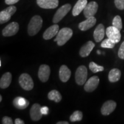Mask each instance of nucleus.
Here are the masks:
<instances>
[{
  "label": "nucleus",
  "instance_id": "nucleus-1",
  "mask_svg": "<svg viewBox=\"0 0 124 124\" xmlns=\"http://www.w3.org/2000/svg\"><path fill=\"white\" fill-rule=\"evenodd\" d=\"M43 19L40 16L36 15L32 17L28 25V33L29 36H35L40 31L43 25Z\"/></svg>",
  "mask_w": 124,
  "mask_h": 124
},
{
  "label": "nucleus",
  "instance_id": "nucleus-2",
  "mask_svg": "<svg viewBox=\"0 0 124 124\" xmlns=\"http://www.w3.org/2000/svg\"><path fill=\"white\" fill-rule=\"evenodd\" d=\"M73 35L72 30L70 28H63L59 31L54 41L57 42L59 46L64 45L71 38Z\"/></svg>",
  "mask_w": 124,
  "mask_h": 124
},
{
  "label": "nucleus",
  "instance_id": "nucleus-3",
  "mask_svg": "<svg viewBox=\"0 0 124 124\" xmlns=\"http://www.w3.org/2000/svg\"><path fill=\"white\" fill-rule=\"evenodd\" d=\"M19 84L21 87L25 90L30 91L33 89L34 83L32 77L27 73L22 74L20 76Z\"/></svg>",
  "mask_w": 124,
  "mask_h": 124
},
{
  "label": "nucleus",
  "instance_id": "nucleus-4",
  "mask_svg": "<svg viewBox=\"0 0 124 124\" xmlns=\"http://www.w3.org/2000/svg\"><path fill=\"white\" fill-rule=\"evenodd\" d=\"M71 9V5L70 4H66L62 6L58 9L53 17L52 21L54 24H57L63 19Z\"/></svg>",
  "mask_w": 124,
  "mask_h": 124
},
{
  "label": "nucleus",
  "instance_id": "nucleus-5",
  "mask_svg": "<svg viewBox=\"0 0 124 124\" xmlns=\"http://www.w3.org/2000/svg\"><path fill=\"white\" fill-rule=\"evenodd\" d=\"M87 78V69L85 66H80L75 72V81L78 85H83Z\"/></svg>",
  "mask_w": 124,
  "mask_h": 124
},
{
  "label": "nucleus",
  "instance_id": "nucleus-6",
  "mask_svg": "<svg viewBox=\"0 0 124 124\" xmlns=\"http://www.w3.org/2000/svg\"><path fill=\"white\" fill-rule=\"evenodd\" d=\"M17 8L15 6L12 5L8 7L0 12V24H2L8 22L10 18L16 13Z\"/></svg>",
  "mask_w": 124,
  "mask_h": 124
},
{
  "label": "nucleus",
  "instance_id": "nucleus-7",
  "mask_svg": "<svg viewBox=\"0 0 124 124\" xmlns=\"http://www.w3.org/2000/svg\"><path fill=\"white\" fill-rule=\"evenodd\" d=\"M106 35L108 39L112 40L116 44L120 42L121 38L120 31L114 26H110L107 28Z\"/></svg>",
  "mask_w": 124,
  "mask_h": 124
},
{
  "label": "nucleus",
  "instance_id": "nucleus-8",
  "mask_svg": "<svg viewBox=\"0 0 124 124\" xmlns=\"http://www.w3.org/2000/svg\"><path fill=\"white\" fill-rule=\"evenodd\" d=\"M19 30V24L16 22H12L8 25L2 30V35L5 37H10L16 35Z\"/></svg>",
  "mask_w": 124,
  "mask_h": 124
},
{
  "label": "nucleus",
  "instance_id": "nucleus-9",
  "mask_svg": "<svg viewBox=\"0 0 124 124\" xmlns=\"http://www.w3.org/2000/svg\"><path fill=\"white\" fill-rule=\"evenodd\" d=\"M100 83V78L97 76L91 77L85 83L84 89L86 92L91 93L97 89Z\"/></svg>",
  "mask_w": 124,
  "mask_h": 124
},
{
  "label": "nucleus",
  "instance_id": "nucleus-10",
  "mask_svg": "<svg viewBox=\"0 0 124 124\" xmlns=\"http://www.w3.org/2000/svg\"><path fill=\"white\" fill-rule=\"evenodd\" d=\"M98 5L95 1H91L89 4H87L84 10L83 14L86 18L94 16L98 11Z\"/></svg>",
  "mask_w": 124,
  "mask_h": 124
},
{
  "label": "nucleus",
  "instance_id": "nucleus-11",
  "mask_svg": "<svg viewBox=\"0 0 124 124\" xmlns=\"http://www.w3.org/2000/svg\"><path fill=\"white\" fill-rule=\"evenodd\" d=\"M117 106V103L113 100H108L102 105L101 111L102 115L108 116L114 111Z\"/></svg>",
  "mask_w": 124,
  "mask_h": 124
},
{
  "label": "nucleus",
  "instance_id": "nucleus-12",
  "mask_svg": "<svg viewBox=\"0 0 124 124\" xmlns=\"http://www.w3.org/2000/svg\"><path fill=\"white\" fill-rule=\"evenodd\" d=\"M51 73L50 67L46 64H42L40 66L38 71V77L42 82H46L48 80Z\"/></svg>",
  "mask_w": 124,
  "mask_h": 124
},
{
  "label": "nucleus",
  "instance_id": "nucleus-13",
  "mask_svg": "<svg viewBox=\"0 0 124 124\" xmlns=\"http://www.w3.org/2000/svg\"><path fill=\"white\" fill-rule=\"evenodd\" d=\"M41 107L39 103H35L32 105L30 110V117L31 120L38 121L41 118L43 114L41 111Z\"/></svg>",
  "mask_w": 124,
  "mask_h": 124
},
{
  "label": "nucleus",
  "instance_id": "nucleus-14",
  "mask_svg": "<svg viewBox=\"0 0 124 124\" xmlns=\"http://www.w3.org/2000/svg\"><path fill=\"white\" fill-rule=\"evenodd\" d=\"M38 6L43 9H55L58 7L59 0H37Z\"/></svg>",
  "mask_w": 124,
  "mask_h": 124
},
{
  "label": "nucleus",
  "instance_id": "nucleus-15",
  "mask_svg": "<svg viewBox=\"0 0 124 124\" xmlns=\"http://www.w3.org/2000/svg\"><path fill=\"white\" fill-rule=\"evenodd\" d=\"M97 22V20L94 16L87 18L85 21H82L79 24V29L80 31H86L94 27Z\"/></svg>",
  "mask_w": 124,
  "mask_h": 124
},
{
  "label": "nucleus",
  "instance_id": "nucleus-16",
  "mask_svg": "<svg viewBox=\"0 0 124 124\" xmlns=\"http://www.w3.org/2000/svg\"><path fill=\"white\" fill-rule=\"evenodd\" d=\"M59 27L58 25L54 24L46 29L43 33V38L45 40H50L57 35L59 31Z\"/></svg>",
  "mask_w": 124,
  "mask_h": 124
},
{
  "label": "nucleus",
  "instance_id": "nucleus-17",
  "mask_svg": "<svg viewBox=\"0 0 124 124\" xmlns=\"http://www.w3.org/2000/svg\"><path fill=\"white\" fill-rule=\"evenodd\" d=\"M95 46V44L92 41H87L86 44H85L82 46L79 51V55L82 58H86L88 56L93 48Z\"/></svg>",
  "mask_w": 124,
  "mask_h": 124
},
{
  "label": "nucleus",
  "instance_id": "nucleus-18",
  "mask_svg": "<svg viewBox=\"0 0 124 124\" xmlns=\"http://www.w3.org/2000/svg\"><path fill=\"white\" fill-rule=\"evenodd\" d=\"M105 33V27L102 24H100L96 27L94 32V39L96 42L99 43L101 41L102 39L104 38Z\"/></svg>",
  "mask_w": 124,
  "mask_h": 124
},
{
  "label": "nucleus",
  "instance_id": "nucleus-19",
  "mask_svg": "<svg viewBox=\"0 0 124 124\" xmlns=\"http://www.w3.org/2000/svg\"><path fill=\"white\" fill-rule=\"evenodd\" d=\"M13 106L16 108L20 110L25 109L29 106V102L23 97H16L13 101Z\"/></svg>",
  "mask_w": 124,
  "mask_h": 124
},
{
  "label": "nucleus",
  "instance_id": "nucleus-20",
  "mask_svg": "<svg viewBox=\"0 0 124 124\" xmlns=\"http://www.w3.org/2000/svg\"><path fill=\"white\" fill-rule=\"evenodd\" d=\"M59 78L63 82H67L70 79L71 72L66 65H62L59 69Z\"/></svg>",
  "mask_w": 124,
  "mask_h": 124
},
{
  "label": "nucleus",
  "instance_id": "nucleus-21",
  "mask_svg": "<svg viewBox=\"0 0 124 124\" xmlns=\"http://www.w3.org/2000/svg\"><path fill=\"white\" fill-rule=\"evenodd\" d=\"M87 4V0H78L72 9V15L77 16L83 11L85 7Z\"/></svg>",
  "mask_w": 124,
  "mask_h": 124
},
{
  "label": "nucleus",
  "instance_id": "nucleus-22",
  "mask_svg": "<svg viewBox=\"0 0 124 124\" xmlns=\"http://www.w3.org/2000/svg\"><path fill=\"white\" fill-rule=\"evenodd\" d=\"M12 76L10 72H5L1 78L0 79V87L1 89H7L10 86L12 82Z\"/></svg>",
  "mask_w": 124,
  "mask_h": 124
},
{
  "label": "nucleus",
  "instance_id": "nucleus-23",
  "mask_svg": "<svg viewBox=\"0 0 124 124\" xmlns=\"http://www.w3.org/2000/svg\"><path fill=\"white\" fill-rule=\"evenodd\" d=\"M121 72L118 69H113L110 71L108 75V80L111 83L117 82L120 79Z\"/></svg>",
  "mask_w": 124,
  "mask_h": 124
},
{
  "label": "nucleus",
  "instance_id": "nucleus-24",
  "mask_svg": "<svg viewBox=\"0 0 124 124\" xmlns=\"http://www.w3.org/2000/svg\"><path fill=\"white\" fill-rule=\"evenodd\" d=\"M48 98L49 100L54 101L56 103L60 102V101L62 99V97L60 93L56 90H53L51 91L48 94Z\"/></svg>",
  "mask_w": 124,
  "mask_h": 124
},
{
  "label": "nucleus",
  "instance_id": "nucleus-25",
  "mask_svg": "<svg viewBox=\"0 0 124 124\" xmlns=\"http://www.w3.org/2000/svg\"><path fill=\"white\" fill-rule=\"evenodd\" d=\"M83 118V113L82 111L77 110L74 111L73 114L70 116V120L71 122H76V121H80Z\"/></svg>",
  "mask_w": 124,
  "mask_h": 124
},
{
  "label": "nucleus",
  "instance_id": "nucleus-26",
  "mask_svg": "<svg viewBox=\"0 0 124 124\" xmlns=\"http://www.w3.org/2000/svg\"><path fill=\"white\" fill-rule=\"evenodd\" d=\"M89 69L94 73H97L98 72H101V71H103L104 70V67L103 66H99L93 62L90 63Z\"/></svg>",
  "mask_w": 124,
  "mask_h": 124
},
{
  "label": "nucleus",
  "instance_id": "nucleus-27",
  "mask_svg": "<svg viewBox=\"0 0 124 124\" xmlns=\"http://www.w3.org/2000/svg\"><path fill=\"white\" fill-rule=\"evenodd\" d=\"M113 26L117 28L119 30L121 31L122 29V19L120 16L117 15L114 17L112 22Z\"/></svg>",
  "mask_w": 124,
  "mask_h": 124
},
{
  "label": "nucleus",
  "instance_id": "nucleus-28",
  "mask_svg": "<svg viewBox=\"0 0 124 124\" xmlns=\"http://www.w3.org/2000/svg\"><path fill=\"white\" fill-rule=\"evenodd\" d=\"M115 43H114L112 40L108 38L105 39L102 41L101 46V47L105 48H113L115 46Z\"/></svg>",
  "mask_w": 124,
  "mask_h": 124
},
{
  "label": "nucleus",
  "instance_id": "nucleus-29",
  "mask_svg": "<svg viewBox=\"0 0 124 124\" xmlns=\"http://www.w3.org/2000/svg\"><path fill=\"white\" fill-rule=\"evenodd\" d=\"M114 4L119 10H124V0H114Z\"/></svg>",
  "mask_w": 124,
  "mask_h": 124
},
{
  "label": "nucleus",
  "instance_id": "nucleus-30",
  "mask_svg": "<svg viewBox=\"0 0 124 124\" xmlns=\"http://www.w3.org/2000/svg\"><path fill=\"white\" fill-rule=\"evenodd\" d=\"M118 55L120 59L124 60V41L122 42L120 46L118 52Z\"/></svg>",
  "mask_w": 124,
  "mask_h": 124
},
{
  "label": "nucleus",
  "instance_id": "nucleus-31",
  "mask_svg": "<svg viewBox=\"0 0 124 124\" xmlns=\"http://www.w3.org/2000/svg\"><path fill=\"white\" fill-rule=\"evenodd\" d=\"M2 123L3 124H13V122L11 118L5 116L2 120Z\"/></svg>",
  "mask_w": 124,
  "mask_h": 124
},
{
  "label": "nucleus",
  "instance_id": "nucleus-32",
  "mask_svg": "<svg viewBox=\"0 0 124 124\" xmlns=\"http://www.w3.org/2000/svg\"><path fill=\"white\" fill-rule=\"evenodd\" d=\"M20 0H5L6 4L9 5H12L16 4Z\"/></svg>",
  "mask_w": 124,
  "mask_h": 124
},
{
  "label": "nucleus",
  "instance_id": "nucleus-33",
  "mask_svg": "<svg viewBox=\"0 0 124 124\" xmlns=\"http://www.w3.org/2000/svg\"><path fill=\"white\" fill-rule=\"evenodd\" d=\"M48 111H49L48 108L46 106L42 107V108H41V113H42V114H44V115H47V114H48Z\"/></svg>",
  "mask_w": 124,
  "mask_h": 124
},
{
  "label": "nucleus",
  "instance_id": "nucleus-34",
  "mask_svg": "<svg viewBox=\"0 0 124 124\" xmlns=\"http://www.w3.org/2000/svg\"><path fill=\"white\" fill-rule=\"evenodd\" d=\"M15 124H24L25 122H24V121L21 120L20 118H16L15 120Z\"/></svg>",
  "mask_w": 124,
  "mask_h": 124
},
{
  "label": "nucleus",
  "instance_id": "nucleus-35",
  "mask_svg": "<svg viewBox=\"0 0 124 124\" xmlns=\"http://www.w3.org/2000/svg\"><path fill=\"white\" fill-rule=\"evenodd\" d=\"M57 124H69V123L67 121H59L56 123Z\"/></svg>",
  "mask_w": 124,
  "mask_h": 124
},
{
  "label": "nucleus",
  "instance_id": "nucleus-36",
  "mask_svg": "<svg viewBox=\"0 0 124 124\" xmlns=\"http://www.w3.org/2000/svg\"><path fill=\"white\" fill-rule=\"evenodd\" d=\"M2 96L0 95V102L2 101Z\"/></svg>",
  "mask_w": 124,
  "mask_h": 124
},
{
  "label": "nucleus",
  "instance_id": "nucleus-37",
  "mask_svg": "<svg viewBox=\"0 0 124 124\" xmlns=\"http://www.w3.org/2000/svg\"><path fill=\"white\" fill-rule=\"evenodd\" d=\"M97 52H98V54H101V53H100V51H97Z\"/></svg>",
  "mask_w": 124,
  "mask_h": 124
},
{
  "label": "nucleus",
  "instance_id": "nucleus-38",
  "mask_svg": "<svg viewBox=\"0 0 124 124\" xmlns=\"http://www.w3.org/2000/svg\"><path fill=\"white\" fill-rule=\"evenodd\" d=\"M0 67H1V61L0 60Z\"/></svg>",
  "mask_w": 124,
  "mask_h": 124
}]
</instances>
